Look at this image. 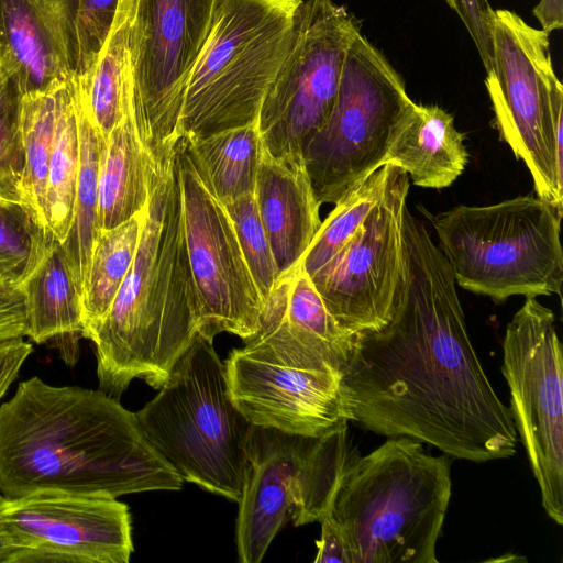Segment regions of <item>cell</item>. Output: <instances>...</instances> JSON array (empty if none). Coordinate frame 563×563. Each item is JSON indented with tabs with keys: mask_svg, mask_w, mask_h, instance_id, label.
Masks as SVG:
<instances>
[{
	"mask_svg": "<svg viewBox=\"0 0 563 563\" xmlns=\"http://www.w3.org/2000/svg\"><path fill=\"white\" fill-rule=\"evenodd\" d=\"M234 227L253 280L264 300L269 298L279 272L253 192L222 203Z\"/></svg>",
	"mask_w": 563,
	"mask_h": 563,
	"instance_id": "obj_32",
	"label": "cell"
},
{
	"mask_svg": "<svg viewBox=\"0 0 563 563\" xmlns=\"http://www.w3.org/2000/svg\"><path fill=\"white\" fill-rule=\"evenodd\" d=\"M27 311L26 338L58 351L73 367L82 338L81 297L62 244L51 230L35 241L26 267L18 279Z\"/></svg>",
	"mask_w": 563,
	"mask_h": 563,
	"instance_id": "obj_18",
	"label": "cell"
},
{
	"mask_svg": "<svg viewBox=\"0 0 563 563\" xmlns=\"http://www.w3.org/2000/svg\"><path fill=\"white\" fill-rule=\"evenodd\" d=\"M253 194L280 277L301 262L322 222L303 158L263 147Z\"/></svg>",
	"mask_w": 563,
	"mask_h": 563,
	"instance_id": "obj_19",
	"label": "cell"
},
{
	"mask_svg": "<svg viewBox=\"0 0 563 563\" xmlns=\"http://www.w3.org/2000/svg\"><path fill=\"white\" fill-rule=\"evenodd\" d=\"M393 168V164L380 166L334 203L300 262L309 276L327 264L360 229L382 197Z\"/></svg>",
	"mask_w": 563,
	"mask_h": 563,
	"instance_id": "obj_30",
	"label": "cell"
},
{
	"mask_svg": "<svg viewBox=\"0 0 563 563\" xmlns=\"http://www.w3.org/2000/svg\"><path fill=\"white\" fill-rule=\"evenodd\" d=\"M303 0H214L209 30L186 84L185 141L244 126L288 54Z\"/></svg>",
	"mask_w": 563,
	"mask_h": 563,
	"instance_id": "obj_6",
	"label": "cell"
},
{
	"mask_svg": "<svg viewBox=\"0 0 563 563\" xmlns=\"http://www.w3.org/2000/svg\"><path fill=\"white\" fill-rule=\"evenodd\" d=\"M405 280L390 321L358 334L342 367L347 421L449 457H511L518 434L471 342L453 272L407 209Z\"/></svg>",
	"mask_w": 563,
	"mask_h": 563,
	"instance_id": "obj_1",
	"label": "cell"
},
{
	"mask_svg": "<svg viewBox=\"0 0 563 563\" xmlns=\"http://www.w3.org/2000/svg\"><path fill=\"white\" fill-rule=\"evenodd\" d=\"M455 11L472 37L484 68L490 70L493 64L494 13L488 0H445Z\"/></svg>",
	"mask_w": 563,
	"mask_h": 563,
	"instance_id": "obj_34",
	"label": "cell"
},
{
	"mask_svg": "<svg viewBox=\"0 0 563 563\" xmlns=\"http://www.w3.org/2000/svg\"><path fill=\"white\" fill-rule=\"evenodd\" d=\"M42 232L24 208L0 205V255L15 266L19 277Z\"/></svg>",
	"mask_w": 563,
	"mask_h": 563,
	"instance_id": "obj_33",
	"label": "cell"
},
{
	"mask_svg": "<svg viewBox=\"0 0 563 563\" xmlns=\"http://www.w3.org/2000/svg\"><path fill=\"white\" fill-rule=\"evenodd\" d=\"M347 421L319 437L253 426L236 520L242 563H260L279 530L319 521L329 512L346 463Z\"/></svg>",
	"mask_w": 563,
	"mask_h": 563,
	"instance_id": "obj_8",
	"label": "cell"
},
{
	"mask_svg": "<svg viewBox=\"0 0 563 563\" xmlns=\"http://www.w3.org/2000/svg\"><path fill=\"white\" fill-rule=\"evenodd\" d=\"M409 176L394 165L387 186L366 220L311 278L328 311L358 335L391 319L405 280L404 220Z\"/></svg>",
	"mask_w": 563,
	"mask_h": 563,
	"instance_id": "obj_15",
	"label": "cell"
},
{
	"mask_svg": "<svg viewBox=\"0 0 563 563\" xmlns=\"http://www.w3.org/2000/svg\"><path fill=\"white\" fill-rule=\"evenodd\" d=\"M4 499L5 497L0 493V563H9L14 551L1 515Z\"/></svg>",
	"mask_w": 563,
	"mask_h": 563,
	"instance_id": "obj_39",
	"label": "cell"
},
{
	"mask_svg": "<svg viewBox=\"0 0 563 563\" xmlns=\"http://www.w3.org/2000/svg\"><path fill=\"white\" fill-rule=\"evenodd\" d=\"M224 366L230 397L253 426L319 437L347 421L340 369L288 364L250 344Z\"/></svg>",
	"mask_w": 563,
	"mask_h": 563,
	"instance_id": "obj_17",
	"label": "cell"
},
{
	"mask_svg": "<svg viewBox=\"0 0 563 563\" xmlns=\"http://www.w3.org/2000/svg\"><path fill=\"white\" fill-rule=\"evenodd\" d=\"M0 278H11L15 282L19 278L15 266L2 255H0Z\"/></svg>",
	"mask_w": 563,
	"mask_h": 563,
	"instance_id": "obj_40",
	"label": "cell"
},
{
	"mask_svg": "<svg viewBox=\"0 0 563 563\" xmlns=\"http://www.w3.org/2000/svg\"><path fill=\"white\" fill-rule=\"evenodd\" d=\"M78 168V123L70 77L56 87L55 130L45 194L47 227L60 243L73 220Z\"/></svg>",
	"mask_w": 563,
	"mask_h": 563,
	"instance_id": "obj_27",
	"label": "cell"
},
{
	"mask_svg": "<svg viewBox=\"0 0 563 563\" xmlns=\"http://www.w3.org/2000/svg\"><path fill=\"white\" fill-rule=\"evenodd\" d=\"M562 213L538 196L456 206L431 219L461 288L504 301L561 295Z\"/></svg>",
	"mask_w": 563,
	"mask_h": 563,
	"instance_id": "obj_7",
	"label": "cell"
},
{
	"mask_svg": "<svg viewBox=\"0 0 563 563\" xmlns=\"http://www.w3.org/2000/svg\"><path fill=\"white\" fill-rule=\"evenodd\" d=\"M161 165L141 141L134 117L112 130L100 150L98 232L118 227L146 207Z\"/></svg>",
	"mask_w": 563,
	"mask_h": 563,
	"instance_id": "obj_21",
	"label": "cell"
},
{
	"mask_svg": "<svg viewBox=\"0 0 563 563\" xmlns=\"http://www.w3.org/2000/svg\"><path fill=\"white\" fill-rule=\"evenodd\" d=\"M27 311L25 299L18 283L0 278V341L25 338Z\"/></svg>",
	"mask_w": 563,
	"mask_h": 563,
	"instance_id": "obj_35",
	"label": "cell"
},
{
	"mask_svg": "<svg viewBox=\"0 0 563 563\" xmlns=\"http://www.w3.org/2000/svg\"><path fill=\"white\" fill-rule=\"evenodd\" d=\"M321 536L316 542L317 555L314 563H351L350 553L343 533L333 520L327 514L321 520Z\"/></svg>",
	"mask_w": 563,
	"mask_h": 563,
	"instance_id": "obj_37",
	"label": "cell"
},
{
	"mask_svg": "<svg viewBox=\"0 0 563 563\" xmlns=\"http://www.w3.org/2000/svg\"><path fill=\"white\" fill-rule=\"evenodd\" d=\"M0 64L14 74L23 96L45 92L71 77L31 0H0Z\"/></svg>",
	"mask_w": 563,
	"mask_h": 563,
	"instance_id": "obj_23",
	"label": "cell"
},
{
	"mask_svg": "<svg viewBox=\"0 0 563 563\" xmlns=\"http://www.w3.org/2000/svg\"><path fill=\"white\" fill-rule=\"evenodd\" d=\"M71 79L78 123L79 168L73 220L68 234L60 244L82 299L92 249L98 234V169L102 139L89 118L74 76Z\"/></svg>",
	"mask_w": 563,
	"mask_h": 563,
	"instance_id": "obj_25",
	"label": "cell"
},
{
	"mask_svg": "<svg viewBox=\"0 0 563 563\" xmlns=\"http://www.w3.org/2000/svg\"><path fill=\"white\" fill-rule=\"evenodd\" d=\"M214 0H137L131 33L134 117L141 141L158 164L183 139L189 73L205 43Z\"/></svg>",
	"mask_w": 563,
	"mask_h": 563,
	"instance_id": "obj_13",
	"label": "cell"
},
{
	"mask_svg": "<svg viewBox=\"0 0 563 563\" xmlns=\"http://www.w3.org/2000/svg\"><path fill=\"white\" fill-rule=\"evenodd\" d=\"M58 85L45 92L25 95L21 103V135L24 154L22 192L29 216L43 231L49 230L45 218V194L55 130Z\"/></svg>",
	"mask_w": 563,
	"mask_h": 563,
	"instance_id": "obj_29",
	"label": "cell"
},
{
	"mask_svg": "<svg viewBox=\"0 0 563 563\" xmlns=\"http://www.w3.org/2000/svg\"><path fill=\"white\" fill-rule=\"evenodd\" d=\"M22 97L16 77L0 64V205L25 209L22 192Z\"/></svg>",
	"mask_w": 563,
	"mask_h": 563,
	"instance_id": "obj_31",
	"label": "cell"
},
{
	"mask_svg": "<svg viewBox=\"0 0 563 563\" xmlns=\"http://www.w3.org/2000/svg\"><path fill=\"white\" fill-rule=\"evenodd\" d=\"M532 13L548 33L563 27V0H540Z\"/></svg>",
	"mask_w": 563,
	"mask_h": 563,
	"instance_id": "obj_38",
	"label": "cell"
},
{
	"mask_svg": "<svg viewBox=\"0 0 563 563\" xmlns=\"http://www.w3.org/2000/svg\"><path fill=\"white\" fill-rule=\"evenodd\" d=\"M9 563H128L134 551L129 507L117 498L38 490L5 498Z\"/></svg>",
	"mask_w": 563,
	"mask_h": 563,
	"instance_id": "obj_16",
	"label": "cell"
},
{
	"mask_svg": "<svg viewBox=\"0 0 563 563\" xmlns=\"http://www.w3.org/2000/svg\"><path fill=\"white\" fill-rule=\"evenodd\" d=\"M485 85L501 139L529 169L537 196L563 213V86L549 33L498 9Z\"/></svg>",
	"mask_w": 563,
	"mask_h": 563,
	"instance_id": "obj_9",
	"label": "cell"
},
{
	"mask_svg": "<svg viewBox=\"0 0 563 563\" xmlns=\"http://www.w3.org/2000/svg\"><path fill=\"white\" fill-rule=\"evenodd\" d=\"M184 143L195 169L221 203L254 192L263 148L257 121Z\"/></svg>",
	"mask_w": 563,
	"mask_h": 563,
	"instance_id": "obj_24",
	"label": "cell"
},
{
	"mask_svg": "<svg viewBox=\"0 0 563 563\" xmlns=\"http://www.w3.org/2000/svg\"><path fill=\"white\" fill-rule=\"evenodd\" d=\"M33 352V345L24 338L0 341V400L18 378Z\"/></svg>",
	"mask_w": 563,
	"mask_h": 563,
	"instance_id": "obj_36",
	"label": "cell"
},
{
	"mask_svg": "<svg viewBox=\"0 0 563 563\" xmlns=\"http://www.w3.org/2000/svg\"><path fill=\"white\" fill-rule=\"evenodd\" d=\"M510 412L539 486L541 505L563 525V357L555 316L527 297L503 339Z\"/></svg>",
	"mask_w": 563,
	"mask_h": 563,
	"instance_id": "obj_12",
	"label": "cell"
},
{
	"mask_svg": "<svg viewBox=\"0 0 563 563\" xmlns=\"http://www.w3.org/2000/svg\"><path fill=\"white\" fill-rule=\"evenodd\" d=\"M413 106L402 77L360 32L345 56L332 111L302 154L320 205L336 203L385 165Z\"/></svg>",
	"mask_w": 563,
	"mask_h": 563,
	"instance_id": "obj_10",
	"label": "cell"
},
{
	"mask_svg": "<svg viewBox=\"0 0 563 563\" xmlns=\"http://www.w3.org/2000/svg\"><path fill=\"white\" fill-rule=\"evenodd\" d=\"M145 208L110 230L99 231L81 299L82 338L88 339L108 313L136 253Z\"/></svg>",
	"mask_w": 563,
	"mask_h": 563,
	"instance_id": "obj_28",
	"label": "cell"
},
{
	"mask_svg": "<svg viewBox=\"0 0 563 563\" xmlns=\"http://www.w3.org/2000/svg\"><path fill=\"white\" fill-rule=\"evenodd\" d=\"M136 2L119 0L112 25L95 64L87 74L74 76L89 118L102 141L122 121L134 117L131 33Z\"/></svg>",
	"mask_w": 563,
	"mask_h": 563,
	"instance_id": "obj_22",
	"label": "cell"
},
{
	"mask_svg": "<svg viewBox=\"0 0 563 563\" xmlns=\"http://www.w3.org/2000/svg\"><path fill=\"white\" fill-rule=\"evenodd\" d=\"M465 134L451 113L437 104H417L398 128L385 157L410 176L416 186L442 189L464 172Z\"/></svg>",
	"mask_w": 563,
	"mask_h": 563,
	"instance_id": "obj_20",
	"label": "cell"
},
{
	"mask_svg": "<svg viewBox=\"0 0 563 563\" xmlns=\"http://www.w3.org/2000/svg\"><path fill=\"white\" fill-rule=\"evenodd\" d=\"M451 461L422 443L388 438L346 463L329 515L351 563H438L437 542L451 499Z\"/></svg>",
	"mask_w": 563,
	"mask_h": 563,
	"instance_id": "obj_4",
	"label": "cell"
},
{
	"mask_svg": "<svg viewBox=\"0 0 563 563\" xmlns=\"http://www.w3.org/2000/svg\"><path fill=\"white\" fill-rule=\"evenodd\" d=\"M71 76L87 74L112 25L119 0H31Z\"/></svg>",
	"mask_w": 563,
	"mask_h": 563,
	"instance_id": "obj_26",
	"label": "cell"
},
{
	"mask_svg": "<svg viewBox=\"0 0 563 563\" xmlns=\"http://www.w3.org/2000/svg\"><path fill=\"white\" fill-rule=\"evenodd\" d=\"M135 416L183 481L239 503L252 424L230 397L225 366L212 342L197 334L158 394Z\"/></svg>",
	"mask_w": 563,
	"mask_h": 563,
	"instance_id": "obj_5",
	"label": "cell"
},
{
	"mask_svg": "<svg viewBox=\"0 0 563 563\" xmlns=\"http://www.w3.org/2000/svg\"><path fill=\"white\" fill-rule=\"evenodd\" d=\"M197 334L175 148L152 183L132 265L89 338L99 389L119 399L135 378L159 389Z\"/></svg>",
	"mask_w": 563,
	"mask_h": 563,
	"instance_id": "obj_3",
	"label": "cell"
},
{
	"mask_svg": "<svg viewBox=\"0 0 563 563\" xmlns=\"http://www.w3.org/2000/svg\"><path fill=\"white\" fill-rule=\"evenodd\" d=\"M176 159L198 334L213 342L228 332L247 341L261 328L264 300L227 210L195 169L183 139Z\"/></svg>",
	"mask_w": 563,
	"mask_h": 563,
	"instance_id": "obj_14",
	"label": "cell"
},
{
	"mask_svg": "<svg viewBox=\"0 0 563 563\" xmlns=\"http://www.w3.org/2000/svg\"><path fill=\"white\" fill-rule=\"evenodd\" d=\"M183 479L143 433L135 413L98 389L38 376L0 405V493L38 490L118 498L178 490Z\"/></svg>",
	"mask_w": 563,
	"mask_h": 563,
	"instance_id": "obj_2",
	"label": "cell"
},
{
	"mask_svg": "<svg viewBox=\"0 0 563 563\" xmlns=\"http://www.w3.org/2000/svg\"><path fill=\"white\" fill-rule=\"evenodd\" d=\"M360 21L333 0H303L295 34L263 99L257 125L276 157H302L334 106L342 69Z\"/></svg>",
	"mask_w": 563,
	"mask_h": 563,
	"instance_id": "obj_11",
	"label": "cell"
}]
</instances>
